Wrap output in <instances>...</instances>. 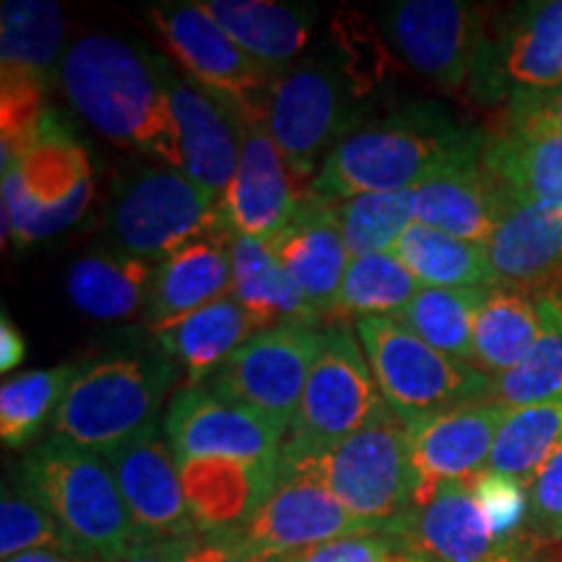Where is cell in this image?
I'll return each mask as SVG.
<instances>
[{
  "label": "cell",
  "mask_w": 562,
  "mask_h": 562,
  "mask_svg": "<svg viewBox=\"0 0 562 562\" xmlns=\"http://www.w3.org/2000/svg\"><path fill=\"white\" fill-rule=\"evenodd\" d=\"M3 562H83V560H76V558H68V554H60V552H24V554H16V558H9Z\"/></svg>",
  "instance_id": "obj_50"
},
{
  "label": "cell",
  "mask_w": 562,
  "mask_h": 562,
  "mask_svg": "<svg viewBox=\"0 0 562 562\" xmlns=\"http://www.w3.org/2000/svg\"><path fill=\"white\" fill-rule=\"evenodd\" d=\"M232 232L222 216L154 263L149 305L144 321L151 328L188 315L232 292Z\"/></svg>",
  "instance_id": "obj_24"
},
{
  "label": "cell",
  "mask_w": 562,
  "mask_h": 562,
  "mask_svg": "<svg viewBox=\"0 0 562 562\" xmlns=\"http://www.w3.org/2000/svg\"><path fill=\"white\" fill-rule=\"evenodd\" d=\"M524 100V97H521ZM539 104H542V110L547 112V115L552 117L554 125L562 131V83L554 91H550V94H542V97H533ZM513 102V100H510Z\"/></svg>",
  "instance_id": "obj_49"
},
{
  "label": "cell",
  "mask_w": 562,
  "mask_h": 562,
  "mask_svg": "<svg viewBox=\"0 0 562 562\" xmlns=\"http://www.w3.org/2000/svg\"><path fill=\"white\" fill-rule=\"evenodd\" d=\"M279 461L300 463L318 474L336 501L375 531H391L417 495L412 432L393 412L334 448L305 456L279 453Z\"/></svg>",
  "instance_id": "obj_5"
},
{
  "label": "cell",
  "mask_w": 562,
  "mask_h": 562,
  "mask_svg": "<svg viewBox=\"0 0 562 562\" xmlns=\"http://www.w3.org/2000/svg\"><path fill=\"white\" fill-rule=\"evenodd\" d=\"M91 201L87 154L45 112L24 151L3 167V240H50L81 220Z\"/></svg>",
  "instance_id": "obj_7"
},
{
  "label": "cell",
  "mask_w": 562,
  "mask_h": 562,
  "mask_svg": "<svg viewBox=\"0 0 562 562\" xmlns=\"http://www.w3.org/2000/svg\"><path fill=\"white\" fill-rule=\"evenodd\" d=\"M279 562H417L389 531H364L292 552Z\"/></svg>",
  "instance_id": "obj_43"
},
{
  "label": "cell",
  "mask_w": 562,
  "mask_h": 562,
  "mask_svg": "<svg viewBox=\"0 0 562 562\" xmlns=\"http://www.w3.org/2000/svg\"><path fill=\"white\" fill-rule=\"evenodd\" d=\"M347 76L323 60H300L279 70L271 87L269 128L294 180L315 178L323 159L349 128Z\"/></svg>",
  "instance_id": "obj_13"
},
{
  "label": "cell",
  "mask_w": 562,
  "mask_h": 562,
  "mask_svg": "<svg viewBox=\"0 0 562 562\" xmlns=\"http://www.w3.org/2000/svg\"><path fill=\"white\" fill-rule=\"evenodd\" d=\"M149 266L123 250H97L68 269V297L94 321H125L146 313L151 290Z\"/></svg>",
  "instance_id": "obj_31"
},
{
  "label": "cell",
  "mask_w": 562,
  "mask_h": 562,
  "mask_svg": "<svg viewBox=\"0 0 562 562\" xmlns=\"http://www.w3.org/2000/svg\"><path fill=\"white\" fill-rule=\"evenodd\" d=\"M232 297H235L258 328L307 326L318 328L323 318L279 263L269 243L256 237L232 235Z\"/></svg>",
  "instance_id": "obj_30"
},
{
  "label": "cell",
  "mask_w": 562,
  "mask_h": 562,
  "mask_svg": "<svg viewBox=\"0 0 562 562\" xmlns=\"http://www.w3.org/2000/svg\"><path fill=\"white\" fill-rule=\"evenodd\" d=\"M537 307L542 328L529 355L490 381V402L505 409L562 402V294L537 297Z\"/></svg>",
  "instance_id": "obj_35"
},
{
  "label": "cell",
  "mask_w": 562,
  "mask_h": 562,
  "mask_svg": "<svg viewBox=\"0 0 562 562\" xmlns=\"http://www.w3.org/2000/svg\"><path fill=\"white\" fill-rule=\"evenodd\" d=\"M26 357V341L13 321L9 318V311L3 307L0 315V372L16 370Z\"/></svg>",
  "instance_id": "obj_48"
},
{
  "label": "cell",
  "mask_w": 562,
  "mask_h": 562,
  "mask_svg": "<svg viewBox=\"0 0 562 562\" xmlns=\"http://www.w3.org/2000/svg\"><path fill=\"white\" fill-rule=\"evenodd\" d=\"M355 331L385 404L406 427L456 406L490 402V375L432 349L398 321L368 315L355 318Z\"/></svg>",
  "instance_id": "obj_6"
},
{
  "label": "cell",
  "mask_w": 562,
  "mask_h": 562,
  "mask_svg": "<svg viewBox=\"0 0 562 562\" xmlns=\"http://www.w3.org/2000/svg\"><path fill=\"white\" fill-rule=\"evenodd\" d=\"M178 378L180 364L159 347L79 364L53 417V438L108 456L159 432L161 406Z\"/></svg>",
  "instance_id": "obj_3"
},
{
  "label": "cell",
  "mask_w": 562,
  "mask_h": 562,
  "mask_svg": "<svg viewBox=\"0 0 562 562\" xmlns=\"http://www.w3.org/2000/svg\"><path fill=\"white\" fill-rule=\"evenodd\" d=\"M279 263L290 271L297 286L323 321H334V307L347 277L351 256L336 224L331 203L302 195V203L290 222L269 243Z\"/></svg>",
  "instance_id": "obj_26"
},
{
  "label": "cell",
  "mask_w": 562,
  "mask_h": 562,
  "mask_svg": "<svg viewBox=\"0 0 562 562\" xmlns=\"http://www.w3.org/2000/svg\"><path fill=\"white\" fill-rule=\"evenodd\" d=\"M16 476L58 521L79 560L121 562L146 547L102 456L50 435L26 451Z\"/></svg>",
  "instance_id": "obj_4"
},
{
  "label": "cell",
  "mask_w": 562,
  "mask_h": 562,
  "mask_svg": "<svg viewBox=\"0 0 562 562\" xmlns=\"http://www.w3.org/2000/svg\"><path fill=\"white\" fill-rule=\"evenodd\" d=\"M490 290H435L422 286L393 321L453 360L474 364V323Z\"/></svg>",
  "instance_id": "obj_36"
},
{
  "label": "cell",
  "mask_w": 562,
  "mask_h": 562,
  "mask_svg": "<svg viewBox=\"0 0 562 562\" xmlns=\"http://www.w3.org/2000/svg\"><path fill=\"white\" fill-rule=\"evenodd\" d=\"M560 442L562 402L508 409L501 430H497L495 446H492L487 472L529 484Z\"/></svg>",
  "instance_id": "obj_37"
},
{
  "label": "cell",
  "mask_w": 562,
  "mask_h": 562,
  "mask_svg": "<svg viewBox=\"0 0 562 562\" xmlns=\"http://www.w3.org/2000/svg\"><path fill=\"white\" fill-rule=\"evenodd\" d=\"M102 459L115 474L140 544L201 537L188 508L180 467L159 432L131 440Z\"/></svg>",
  "instance_id": "obj_19"
},
{
  "label": "cell",
  "mask_w": 562,
  "mask_h": 562,
  "mask_svg": "<svg viewBox=\"0 0 562 562\" xmlns=\"http://www.w3.org/2000/svg\"><path fill=\"white\" fill-rule=\"evenodd\" d=\"M419 290V281L393 252H372V256L351 258L339 297H336L334 323L344 321V315L396 318L417 297Z\"/></svg>",
  "instance_id": "obj_38"
},
{
  "label": "cell",
  "mask_w": 562,
  "mask_h": 562,
  "mask_svg": "<svg viewBox=\"0 0 562 562\" xmlns=\"http://www.w3.org/2000/svg\"><path fill=\"white\" fill-rule=\"evenodd\" d=\"M529 490V518L524 533L539 542H562V442L542 463Z\"/></svg>",
  "instance_id": "obj_44"
},
{
  "label": "cell",
  "mask_w": 562,
  "mask_h": 562,
  "mask_svg": "<svg viewBox=\"0 0 562 562\" xmlns=\"http://www.w3.org/2000/svg\"><path fill=\"white\" fill-rule=\"evenodd\" d=\"M165 66V58L128 40L91 32L63 55V94L76 115L102 138L172 165Z\"/></svg>",
  "instance_id": "obj_1"
},
{
  "label": "cell",
  "mask_w": 562,
  "mask_h": 562,
  "mask_svg": "<svg viewBox=\"0 0 562 562\" xmlns=\"http://www.w3.org/2000/svg\"><path fill=\"white\" fill-rule=\"evenodd\" d=\"M191 562H279V558L243 550L229 537H201Z\"/></svg>",
  "instance_id": "obj_45"
},
{
  "label": "cell",
  "mask_w": 562,
  "mask_h": 562,
  "mask_svg": "<svg viewBox=\"0 0 562 562\" xmlns=\"http://www.w3.org/2000/svg\"><path fill=\"white\" fill-rule=\"evenodd\" d=\"M417 562H482L497 550L487 529L474 482H448L414 501L389 531Z\"/></svg>",
  "instance_id": "obj_23"
},
{
  "label": "cell",
  "mask_w": 562,
  "mask_h": 562,
  "mask_svg": "<svg viewBox=\"0 0 562 562\" xmlns=\"http://www.w3.org/2000/svg\"><path fill=\"white\" fill-rule=\"evenodd\" d=\"M487 256L495 286L529 297L562 294V206L501 191V220Z\"/></svg>",
  "instance_id": "obj_20"
},
{
  "label": "cell",
  "mask_w": 562,
  "mask_h": 562,
  "mask_svg": "<svg viewBox=\"0 0 562 562\" xmlns=\"http://www.w3.org/2000/svg\"><path fill=\"white\" fill-rule=\"evenodd\" d=\"M364 531L375 529L351 516L318 474L300 463L279 461V482L266 503L240 531L224 537L248 552L286 558L307 547Z\"/></svg>",
  "instance_id": "obj_14"
},
{
  "label": "cell",
  "mask_w": 562,
  "mask_h": 562,
  "mask_svg": "<svg viewBox=\"0 0 562 562\" xmlns=\"http://www.w3.org/2000/svg\"><path fill=\"white\" fill-rule=\"evenodd\" d=\"M482 136L438 115H391L349 131L307 182V195L339 203L368 193L414 191L442 167L476 159Z\"/></svg>",
  "instance_id": "obj_2"
},
{
  "label": "cell",
  "mask_w": 562,
  "mask_h": 562,
  "mask_svg": "<svg viewBox=\"0 0 562 562\" xmlns=\"http://www.w3.org/2000/svg\"><path fill=\"white\" fill-rule=\"evenodd\" d=\"M474 495L487 521V529L497 544L521 537L529 518V490L524 482L484 472L474 480Z\"/></svg>",
  "instance_id": "obj_42"
},
{
  "label": "cell",
  "mask_w": 562,
  "mask_h": 562,
  "mask_svg": "<svg viewBox=\"0 0 562 562\" xmlns=\"http://www.w3.org/2000/svg\"><path fill=\"white\" fill-rule=\"evenodd\" d=\"M178 467L201 537L240 531L279 482V459H193L180 461Z\"/></svg>",
  "instance_id": "obj_25"
},
{
  "label": "cell",
  "mask_w": 562,
  "mask_h": 562,
  "mask_svg": "<svg viewBox=\"0 0 562 562\" xmlns=\"http://www.w3.org/2000/svg\"><path fill=\"white\" fill-rule=\"evenodd\" d=\"M482 562H560V560L547 550V542H539V539L529 537V533H521V537L510 539V542L497 547V550L487 554Z\"/></svg>",
  "instance_id": "obj_46"
},
{
  "label": "cell",
  "mask_w": 562,
  "mask_h": 562,
  "mask_svg": "<svg viewBox=\"0 0 562 562\" xmlns=\"http://www.w3.org/2000/svg\"><path fill=\"white\" fill-rule=\"evenodd\" d=\"M480 165L501 191L562 206V131L533 97L505 104L501 128L482 136Z\"/></svg>",
  "instance_id": "obj_18"
},
{
  "label": "cell",
  "mask_w": 562,
  "mask_h": 562,
  "mask_svg": "<svg viewBox=\"0 0 562 562\" xmlns=\"http://www.w3.org/2000/svg\"><path fill=\"white\" fill-rule=\"evenodd\" d=\"M66 13L53 0H5L0 11L3 79H26L45 87L63 53Z\"/></svg>",
  "instance_id": "obj_32"
},
{
  "label": "cell",
  "mask_w": 562,
  "mask_h": 562,
  "mask_svg": "<svg viewBox=\"0 0 562 562\" xmlns=\"http://www.w3.org/2000/svg\"><path fill=\"white\" fill-rule=\"evenodd\" d=\"M302 203L294 178L273 144L266 125L245 131L243 157L227 193L220 201V216L235 235L271 243L290 227Z\"/></svg>",
  "instance_id": "obj_22"
},
{
  "label": "cell",
  "mask_w": 562,
  "mask_h": 562,
  "mask_svg": "<svg viewBox=\"0 0 562 562\" xmlns=\"http://www.w3.org/2000/svg\"><path fill=\"white\" fill-rule=\"evenodd\" d=\"M42 550L76 558L74 544L68 542L58 521L42 508V503L16 476L13 484H5L3 497H0V558L9 560L16 554Z\"/></svg>",
  "instance_id": "obj_41"
},
{
  "label": "cell",
  "mask_w": 562,
  "mask_h": 562,
  "mask_svg": "<svg viewBox=\"0 0 562 562\" xmlns=\"http://www.w3.org/2000/svg\"><path fill=\"white\" fill-rule=\"evenodd\" d=\"M385 412L391 409L355 326L344 321L328 323L281 453H321L360 432Z\"/></svg>",
  "instance_id": "obj_8"
},
{
  "label": "cell",
  "mask_w": 562,
  "mask_h": 562,
  "mask_svg": "<svg viewBox=\"0 0 562 562\" xmlns=\"http://www.w3.org/2000/svg\"><path fill=\"white\" fill-rule=\"evenodd\" d=\"M562 83V0L505 11L484 34L469 89L484 104L550 94Z\"/></svg>",
  "instance_id": "obj_11"
},
{
  "label": "cell",
  "mask_w": 562,
  "mask_h": 562,
  "mask_svg": "<svg viewBox=\"0 0 562 562\" xmlns=\"http://www.w3.org/2000/svg\"><path fill=\"white\" fill-rule=\"evenodd\" d=\"M508 409L495 402H476L440 412L409 427L412 461L417 472V495H430L448 482H474L487 472L490 453L495 446Z\"/></svg>",
  "instance_id": "obj_21"
},
{
  "label": "cell",
  "mask_w": 562,
  "mask_h": 562,
  "mask_svg": "<svg viewBox=\"0 0 562 562\" xmlns=\"http://www.w3.org/2000/svg\"><path fill=\"white\" fill-rule=\"evenodd\" d=\"M383 32L409 68L442 91L472 79L484 42V13L459 0H398L378 11Z\"/></svg>",
  "instance_id": "obj_15"
},
{
  "label": "cell",
  "mask_w": 562,
  "mask_h": 562,
  "mask_svg": "<svg viewBox=\"0 0 562 562\" xmlns=\"http://www.w3.org/2000/svg\"><path fill=\"white\" fill-rule=\"evenodd\" d=\"M175 461L279 459L286 435L243 406L216 396L206 385H182L161 419Z\"/></svg>",
  "instance_id": "obj_17"
},
{
  "label": "cell",
  "mask_w": 562,
  "mask_h": 562,
  "mask_svg": "<svg viewBox=\"0 0 562 562\" xmlns=\"http://www.w3.org/2000/svg\"><path fill=\"white\" fill-rule=\"evenodd\" d=\"M321 341V328H261L203 385L286 435L300 409Z\"/></svg>",
  "instance_id": "obj_12"
},
{
  "label": "cell",
  "mask_w": 562,
  "mask_h": 562,
  "mask_svg": "<svg viewBox=\"0 0 562 562\" xmlns=\"http://www.w3.org/2000/svg\"><path fill=\"white\" fill-rule=\"evenodd\" d=\"M172 165L220 206L243 157L245 125L220 100L165 66Z\"/></svg>",
  "instance_id": "obj_16"
},
{
  "label": "cell",
  "mask_w": 562,
  "mask_h": 562,
  "mask_svg": "<svg viewBox=\"0 0 562 562\" xmlns=\"http://www.w3.org/2000/svg\"><path fill=\"white\" fill-rule=\"evenodd\" d=\"M199 542H201V537L180 539V542L146 544L121 562H191Z\"/></svg>",
  "instance_id": "obj_47"
},
{
  "label": "cell",
  "mask_w": 562,
  "mask_h": 562,
  "mask_svg": "<svg viewBox=\"0 0 562 562\" xmlns=\"http://www.w3.org/2000/svg\"><path fill=\"white\" fill-rule=\"evenodd\" d=\"M331 211L349 256L360 258L396 248L398 237L414 222V199L412 191L368 193L331 203Z\"/></svg>",
  "instance_id": "obj_40"
},
{
  "label": "cell",
  "mask_w": 562,
  "mask_h": 562,
  "mask_svg": "<svg viewBox=\"0 0 562 562\" xmlns=\"http://www.w3.org/2000/svg\"><path fill=\"white\" fill-rule=\"evenodd\" d=\"M79 364L53 370H30L0 385V438L5 448H24L53 425Z\"/></svg>",
  "instance_id": "obj_39"
},
{
  "label": "cell",
  "mask_w": 562,
  "mask_h": 562,
  "mask_svg": "<svg viewBox=\"0 0 562 562\" xmlns=\"http://www.w3.org/2000/svg\"><path fill=\"white\" fill-rule=\"evenodd\" d=\"M539 328L537 297L492 286L474 323V368L490 378L513 370L529 355Z\"/></svg>",
  "instance_id": "obj_34"
},
{
  "label": "cell",
  "mask_w": 562,
  "mask_h": 562,
  "mask_svg": "<svg viewBox=\"0 0 562 562\" xmlns=\"http://www.w3.org/2000/svg\"><path fill=\"white\" fill-rule=\"evenodd\" d=\"M149 16L188 81L220 100L245 128L266 125L277 74L252 60L201 3H157Z\"/></svg>",
  "instance_id": "obj_9"
},
{
  "label": "cell",
  "mask_w": 562,
  "mask_h": 562,
  "mask_svg": "<svg viewBox=\"0 0 562 562\" xmlns=\"http://www.w3.org/2000/svg\"><path fill=\"white\" fill-rule=\"evenodd\" d=\"M151 331L159 341L157 347L186 370V385H203L261 328L240 302L227 294Z\"/></svg>",
  "instance_id": "obj_29"
},
{
  "label": "cell",
  "mask_w": 562,
  "mask_h": 562,
  "mask_svg": "<svg viewBox=\"0 0 562 562\" xmlns=\"http://www.w3.org/2000/svg\"><path fill=\"white\" fill-rule=\"evenodd\" d=\"M203 9L252 60L271 74L290 68L305 50L318 11L277 0H203Z\"/></svg>",
  "instance_id": "obj_28"
},
{
  "label": "cell",
  "mask_w": 562,
  "mask_h": 562,
  "mask_svg": "<svg viewBox=\"0 0 562 562\" xmlns=\"http://www.w3.org/2000/svg\"><path fill=\"white\" fill-rule=\"evenodd\" d=\"M414 222L487 248L501 220V188L480 157L448 165L412 191Z\"/></svg>",
  "instance_id": "obj_27"
},
{
  "label": "cell",
  "mask_w": 562,
  "mask_h": 562,
  "mask_svg": "<svg viewBox=\"0 0 562 562\" xmlns=\"http://www.w3.org/2000/svg\"><path fill=\"white\" fill-rule=\"evenodd\" d=\"M391 252L414 273L422 286H435V290H492L495 286L484 245L459 240L425 224L412 222Z\"/></svg>",
  "instance_id": "obj_33"
},
{
  "label": "cell",
  "mask_w": 562,
  "mask_h": 562,
  "mask_svg": "<svg viewBox=\"0 0 562 562\" xmlns=\"http://www.w3.org/2000/svg\"><path fill=\"white\" fill-rule=\"evenodd\" d=\"M220 216L216 203L175 167H144L117 182L108 232L117 250L161 261Z\"/></svg>",
  "instance_id": "obj_10"
}]
</instances>
